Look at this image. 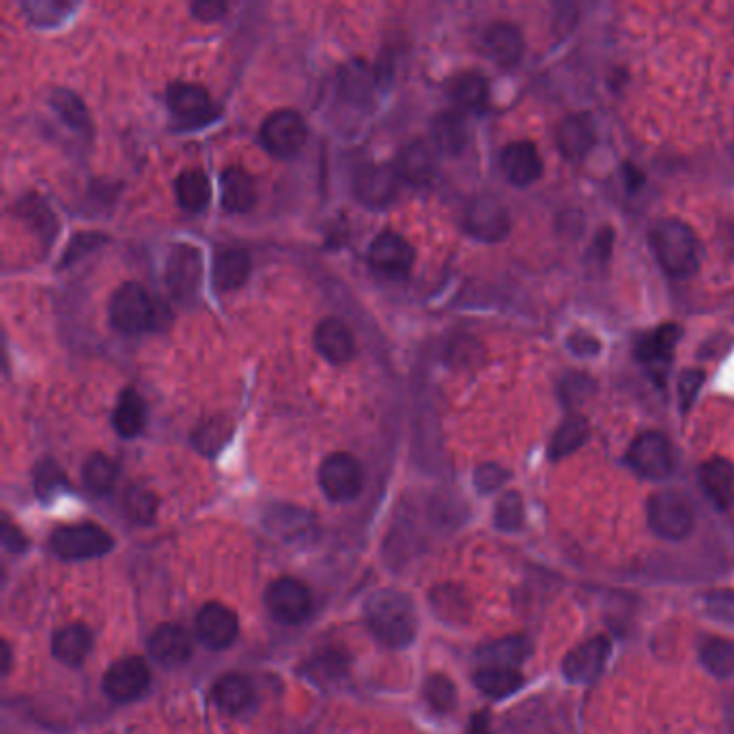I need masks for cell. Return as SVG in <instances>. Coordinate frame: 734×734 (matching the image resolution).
Returning <instances> with one entry per match:
<instances>
[{"label": "cell", "instance_id": "obj_1", "mask_svg": "<svg viewBox=\"0 0 734 734\" xmlns=\"http://www.w3.org/2000/svg\"><path fill=\"white\" fill-rule=\"evenodd\" d=\"M364 617L371 633L387 649H405L414 642L418 617L412 599L396 590L375 592L366 606Z\"/></svg>", "mask_w": 734, "mask_h": 734}, {"label": "cell", "instance_id": "obj_2", "mask_svg": "<svg viewBox=\"0 0 734 734\" xmlns=\"http://www.w3.org/2000/svg\"><path fill=\"white\" fill-rule=\"evenodd\" d=\"M651 248L659 266L672 278H690L700 268L696 232L683 220H659L651 231Z\"/></svg>", "mask_w": 734, "mask_h": 734}, {"label": "cell", "instance_id": "obj_3", "mask_svg": "<svg viewBox=\"0 0 734 734\" xmlns=\"http://www.w3.org/2000/svg\"><path fill=\"white\" fill-rule=\"evenodd\" d=\"M649 521L651 528L661 539L683 541L694 533L696 517L694 508L676 492H659L649 503Z\"/></svg>", "mask_w": 734, "mask_h": 734}, {"label": "cell", "instance_id": "obj_4", "mask_svg": "<svg viewBox=\"0 0 734 734\" xmlns=\"http://www.w3.org/2000/svg\"><path fill=\"white\" fill-rule=\"evenodd\" d=\"M111 321L123 334H138L152 328L155 319V304L147 289L138 282H125L116 289L111 300Z\"/></svg>", "mask_w": 734, "mask_h": 734}, {"label": "cell", "instance_id": "obj_5", "mask_svg": "<svg viewBox=\"0 0 734 734\" xmlns=\"http://www.w3.org/2000/svg\"><path fill=\"white\" fill-rule=\"evenodd\" d=\"M52 551L65 560H91L113 549V537L97 524H76L54 530L50 537Z\"/></svg>", "mask_w": 734, "mask_h": 734}, {"label": "cell", "instance_id": "obj_6", "mask_svg": "<svg viewBox=\"0 0 734 734\" xmlns=\"http://www.w3.org/2000/svg\"><path fill=\"white\" fill-rule=\"evenodd\" d=\"M464 227L478 241L496 244L510 231V216L496 196L480 194L465 207Z\"/></svg>", "mask_w": 734, "mask_h": 734}, {"label": "cell", "instance_id": "obj_7", "mask_svg": "<svg viewBox=\"0 0 734 734\" xmlns=\"http://www.w3.org/2000/svg\"><path fill=\"white\" fill-rule=\"evenodd\" d=\"M307 123L296 111H276L261 127V143L276 157H293L307 143Z\"/></svg>", "mask_w": 734, "mask_h": 734}, {"label": "cell", "instance_id": "obj_8", "mask_svg": "<svg viewBox=\"0 0 734 734\" xmlns=\"http://www.w3.org/2000/svg\"><path fill=\"white\" fill-rule=\"evenodd\" d=\"M266 603L271 619L282 624H300L309 619L312 610V595L304 581L296 578H280L271 581L266 592Z\"/></svg>", "mask_w": 734, "mask_h": 734}, {"label": "cell", "instance_id": "obj_9", "mask_svg": "<svg viewBox=\"0 0 734 734\" xmlns=\"http://www.w3.org/2000/svg\"><path fill=\"white\" fill-rule=\"evenodd\" d=\"M319 485L330 500L348 503L362 492L364 474L351 455L334 453L319 467Z\"/></svg>", "mask_w": 734, "mask_h": 734}, {"label": "cell", "instance_id": "obj_10", "mask_svg": "<svg viewBox=\"0 0 734 734\" xmlns=\"http://www.w3.org/2000/svg\"><path fill=\"white\" fill-rule=\"evenodd\" d=\"M627 459L640 476L651 478V480L668 478L674 467L672 446H670L668 437L658 431H649V433L640 435L631 444Z\"/></svg>", "mask_w": 734, "mask_h": 734}, {"label": "cell", "instance_id": "obj_11", "mask_svg": "<svg viewBox=\"0 0 734 734\" xmlns=\"http://www.w3.org/2000/svg\"><path fill=\"white\" fill-rule=\"evenodd\" d=\"M149 683V668L141 658L118 659L104 674V692L115 702L138 700L147 692Z\"/></svg>", "mask_w": 734, "mask_h": 734}, {"label": "cell", "instance_id": "obj_12", "mask_svg": "<svg viewBox=\"0 0 734 734\" xmlns=\"http://www.w3.org/2000/svg\"><path fill=\"white\" fill-rule=\"evenodd\" d=\"M200 280H203L200 252L188 244H177L166 261V285L170 293L177 300L188 302L198 291Z\"/></svg>", "mask_w": 734, "mask_h": 734}, {"label": "cell", "instance_id": "obj_13", "mask_svg": "<svg viewBox=\"0 0 734 734\" xmlns=\"http://www.w3.org/2000/svg\"><path fill=\"white\" fill-rule=\"evenodd\" d=\"M369 261L387 278H403L414 266V248L399 232H380L369 248Z\"/></svg>", "mask_w": 734, "mask_h": 734}, {"label": "cell", "instance_id": "obj_14", "mask_svg": "<svg viewBox=\"0 0 734 734\" xmlns=\"http://www.w3.org/2000/svg\"><path fill=\"white\" fill-rule=\"evenodd\" d=\"M679 339H681V328L676 323H665V325H659L658 330L644 334L635 345L638 360L647 366V371L658 382L661 380L665 382Z\"/></svg>", "mask_w": 734, "mask_h": 734}, {"label": "cell", "instance_id": "obj_15", "mask_svg": "<svg viewBox=\"0 0 734 734\" xmlns=\"http://www.w3.org/2000/svg\"><path fill=\"white\" fill-rule=\"evenodd\" d=\"M237 633L239 620L231 608L225 603H207L200 608L196 617V635L207 649L223 651L231 647Z\"/></svg>", "mask_w": 734, "mask_h": 734}, {"label": "cell", "instance_id": "obj_16", "mask_svg": "<svg viewBox=\"0 0 734 734\" xmlns=\"http://www.w3.org/2000/svg\"><path fill=\"white\" fill-rule=\"evenodd\" d=\"M399 173L396 166H387V164H373L362 168L355 175L353 182V193L358 196V200H362L369 207H386L390 205L396 194H399Z\"/></svg>", "mask_w": 734, "mask_h": 734}, {"label": "cell", "instance_id": "obj_17", "mask_svg": "<svg viewBox=\"0 0 734 734\" xmlns=\"http://www.w3.org/2000/svg\"><path fill=\"white\" fill-rule=\"evenodd\" d=\"M500 166L506 179L515 188H528L541 179V155L530 141H517L504 147Z\"/></svg>", "mask_w": 734, "mask_h": 734}, {"label": "cell", "instance_id": "obj_18", "mask_svg": "<svg viewBox=\"0 0 734 734\" xmlns=\"http://www.w3.org/2000/svg\"><path fill=\"white\" fill-rule=\"evenodd\" d=\"M597 143V127L592 116L576 113L565 116L556 130V145L569 162H581Z\"/></svg>", "mask_w": 734, "mask_h": 734}, {"label": "cell", "instance_id": "obj_19", "mask_svg": "<svg viewBox=\"0 0 734 734\" xmlns=\"http://www.w3.org/2000/svg\"><path fill=\"white\" fill-rule=\"evenodd\" d=\"M610 651L612 647L606 638H595L567 655L562 672L571 683H592L601 674Z\"/></svg>", "mask_w": 734, "mask_h": 734}, {"label": "cell", "instance_id": "obj_20", "mask_svg": "<svg viewBox=\"0 0 734 734\" xmlns=\"http://www.w3.org/2000/svg\"><path fill=\"white\" fill-rule=\"evenodd\" d=\"M149 653L164 668H179L193 658V640L184 627L162 624L149 640Z\"/></svg>", "mask_w": 734, "mask_h": 734}, {"label": "cell", "instance_id": "obj_21", "mask_svg": "<svg viewBox=\"0 0 734 734\" xmlns=\"http://www.w3.org/2000/svg\"><path fill=\"white\" fill-rule=\"evenodd\" d=\"M314 348L328 362L345 364L355 353V341L343 319L328 317L314 330Z\"/></svg>", "mask_w": 734, "mask_h": 734}, {"label": "cell", "instance_id": "obj_22", "mask_svg": "<svg viewBox=\"0 0 734 734\" xmlns=\"http://www.w3.org/2000/svg\"><path fill=\"white\" fill-rule=\"evenodd\" d=\"M396 173L412 186H426L437 173V155L425 141L407 143L396 157Z\"/></svg>", "mask_w": 734, "mask_h": 734}, {"label": "cell", "instance_id": "obj_23", "mask_svg": "<svg viewBox=\"0 0 734 734\" xmlns=\"http://www.w3.org/2000/svg\"><path fill=\"white\" fill-rule=\"evenodd\" d=\"M483 48L500 68H515L524 56V35L510 22H496L485 31Z\"/></svg>", "mask_w": 734, "mask_h": 734}, {"label": "cell", "instance_id": "obj_24", "mask_svg": "<svg viewBox=\"0 0 734 734\" xmlns=\"http://www.w3.org/2000/svg\"><path fill=\"white\" fill-rule=\"evenodd\" d=\"M700 485L704 494L720 508L734 506V464L715 457L700 467Z\"/></svg>", "mask_w": 734, "mask_h": 734}, {"label": "cell", "instance_id": "obj_25", "mask_svg": "<svg viewBox=\"0 0 734 734\" xmlns=\"http://www.w3.org/2000/svg\"><path fill=\"white\" fill-rule=\"evenodd\" d=\"M250 273V255L241 248H225L214 257L211 278L218 291L239 289Z\"/></svg>", "mask_w": 734, "mask_h": 734}, {"label": "cell", "instance_id": "obj_26", "mask_svg": "<svg viewBox=\"0 0 734 734\" xmlns=\"http://www.w3.org/2000/svg\"><path fill=\"white\" fill-rule=\"evenodd\" d=\"M91 649H93V635L84 624L63 627L52 638V655L72 668H77L89 658Z\"/></svg>", "mask_w": 734, "mask_h": 734}, {"label": "cell", "instance_id": "obj_27", "mask_svg": "<svg viewBox=\"0 0 734 734\" xmlns=\"http://www.w3.org/2000/svg\"><path fill=\"white\" fill-rule=\"evenodd\" d=\"M214 702L229 715H244L255 706V688L241 674H227L214 688Z\"/></svg>", "mask_w": 734, "mask_h": 734}, {"label": "cell", "instance_id": "obj_28", "mask_svg": "<svg viewBox=\"0 0 734 734\" xmlns=\"http://www.w3.org/2000/svg\"><path fill=\"white\" fill-rule=\"evenodd\" d=\"M467 138H469V132H467L464 116L457 115V113H442L433 118L431 141L440 154L451 155V157L462 154L467 145Z\"/></svg>", "mask_w": 734, "mask_h": 734}, {"label": "cell", "instance_id": "obj_29", "mask_svg": "<svg viewBox=\"0 0 734 734\" xmlns=\"http://www.w3.org/2000/svg\"><path fill=\"white\" fill-rule=\"evenodd\" d=\"M220 188H223V207L231 214L248 211L257 203L255 179L244 168H227L220 177Z\"/></svg>", "mask_w": 734, "mask_h": 734}, {"label": "cell", "instance_id": "obj_30", "mask_svg": "<svg viewBox=\"0 0 734 734\" xmlns=\"http://www.w3.org/2000/svg\"><path fill=\"white\" fill-rule=\"evenodd\" d=\"M168 108L179 118H203L209 111V93L200 84L175 82L166 91Z\"/></svg>", "mask_w": 734, "mask_h": 734}, {"label": "cell", "instance_id": "obj_31", "mask_svg": "<svg viewBox=\"0 0 734 734\" xmlns=\"http://www.w3.org/2000/svg\"><path fill=\"white\" fill-rule=\"evenodd\" d=\"M147 423V407L143 396L127 387L121 392L118 403H116L115 414H113V425L121 437H136L143 433Z\"/></svg>", "mask_w": 734, "mask_h": 734}, {"label": "cell", "instance_id": "obj_32", "mask_svg": "<svg viewBox=\"0 0 734 734\" xmlns=\"http://www.w3.org/2000/svg\"><path fill=\"white\" fill-rule=\"evenodd\" d=\"M451 97L465 113H480L489 100V82L480 74L465 72L451 82Z\"/></svg>", "mask_w": 734, "mask_h": 734}, {"label": "cell", "instance_id": "obj_33", "mask_svg": "<svg viewBox=\"0 0 734 734\" xmlns=\"http://www.w3.org/2000/svg\"><path fill=\"white\" fill-rule=\"evenodd\" d=\"M474 683L476 688L485 694V696L500 697L510 696L515 694L521 685H524V676L517 668H496V665H483L476 674H474Z\"/></svg>", "mask_w": 734, "mask_h": 734}, {"label": "cell", "instance_id": "obj_34", "mask_svg": "<svg viewBox=\"0 0 734 734\" xmlns=\"http://www.w3.org/2000/svg\"><path fill=\"white\" fill-rule=\"evenodd\" d=\"M175 196L179 200V205L186 211L198 214L209 205L211 198V184L207 179V175L198 168L193 170H184L177 179H175Z\"/></svg>", "mask_w": 734, "mask_h": 734}, {"label": "cell", "instance_id": "obj_35", "mask_svg": "<svg viewBox=\"0 0 734 734\" xmlns=\"http://www.w3.org/2000/svg\"><path fill=\"white\" fill-rule=\"evenodd\" d=\"M590 435V425L588 421L580 416V414H569L562 425L558 426L551 446H549V455L551 459H565L571 453H576L581 448V444L588 440Z\"/></svg>", "mask_w": 734, "mask_h": 734}, {"label": "cell", "instance_id": "obj_36", "mask_svg": "<svg viewBox=\"0 0 734 734\" xmlns=\"http://www.w3.org/2000/svg\"><path fill=\"white\" fill-rule=\"evenodd\" d=\"M82 478L84 485L95 494V496H106L115 487L116 465L111 457L95 453L86 459L82 467Z\"/></svg>", "mask_w": 734, "mask_h": 734}, {"label": "cell", "instance_id": "obj_37", "mask_svg": "<svg viewBox=\"0 0 734 734\" xmlns=\"http://www.w3.org/2000/svg\"><path fill=\"white\" fill-rule=\"evenodd\" d=\"M268 528L273 535L296 539V537L309 533L310 517L296 506H273L268 515Z\"/></svg>", "mask_w": 734, "mask_h": 734}, {"label": "cell", "instance_id": "obj_38", "mask_svg": "<svg viewBox=\"0 0 734 734\" xmlns=\"http://www.w3.org/2000/svg\"><path fill=\"white\" fill-rule=\"evenodd\" d=\"M231 437V423L223 416L209 418L203 425L196 426L193 433V444L196 451H200L203 455H216L223 451V446L229 442Z\"/></svg>", "mask_w": 734, "mask_h": 734}, {"label": "cell", "instance_id": "obj_39", "mask_svg": "<svg viewBox=\"0 0 734 734\" xmlns=\"http://www.w3.org/2000/svg\"><path fill=\"white\" fill-rule=\"evenodd\" d=\"M700 659L713 676L728 679L734 674V642L722 638L709 640L700 651Z\"/></svg>", "mask_w": 734, "mask_h": 734}, {"label": "cell", "instance_id": "obj_40", "mask_svg": "<svg viewBox=\"0 0 734 734\" xmlns=\"http://www.w3.org/2000/svg\"><path fill=\"white\" fill-rule=\"evenodd\" d=\"M526 658V642L521 638H506L496 644H489L483 653V665L496 668H517Z\"/></svg>", "mask_w": 734, "mask_h": 734}, {"label": "cell", "instance_id": "obj_41", "mask_svg": "<svg viewBox=\"0 0 734 734\" xmlns=\"http://www.w3.org/2000/svg\"><path fill=\"white\" fill-rule=\"evenodd\" d=\"M123 508H125V515H127L134 524H138V526H149L155 519V513H157V498H155L149 489L132 487V489L125 494Z\"/></svg>", "mask_w": 734, "mask_h": 734}, {"label": "cell", "instance_id": "obj_42", "mask_svg": "<svg viewBox=\"0 0 734 734\" xmlns=\"http://www.w3.org/2000/svg\"><path fill=\"white\" fill-rule=\"evenodd\" d=\"M426 702L437 713H451L457 704V690L444 674H431L425 683Z\"/></svg>", "mask_w": 734, "mask_h": 734}, {"label": "cell", "instance_id": "obj_43", "mask_svg": "<svg viewBox=\"0 0 734 734\" xmlns=\"http://www.w3.org/2000/svg\"><path fill=\"white\" fill-rule=\"evenodd\" d=\"M52 108H54L59 115L63 116V121L70 123L72 127H76V130H86V125H89V115H86L82 102L77 100L72 91H63V89L54 91V95H52Z\"/></svg>", "mask_w": 734, "mask_h": 734}, {"label": "cell", "instance_id": "obj_44", "mask_svg": "<svg viewBox=\"0 0 734 734\" xmlns=\"http://www.w3.org/2000/svg\"><path fill=\"white\" fill-rule=\"evenodd\" d=\"M524 524V500L517 492H508L496 504V526L506 533L519 530Z\"/></svg>", "mask_w": 734, "mask_h": 734}, {"label": "cell", "instance_id": "obj_45", "mask_svg": "<svg viewBox=\"0 0 734 734\" xmlns=\"http://www.w3.org/2000/svg\"><path fill=\"white\" fill-rule=\"evenodd\" d=\"M595 392V382L586 373H569L560 380L558 394L565 405H580Z\"/></svg>", "mask_w": 734, "mask_h": 734}, {"label": "cell", "instance_id": "obj_46", "mask_svg": "<svg viewBox=\"0 0 734 734\" xmlns=\"http://www.w3.org/2000/svg\"><path fill=\"white\" fill-rule=\"evenodd\" d=\"M343 93L348 95L349 100H355V102H362L371 95V70L364 65V63H358L355 68H348L343 70Z\"/></svg>", "mask_w": 734, "mask_h": 734}, {"label": "cell", "instance_id": "obj_47", "mask_svg": "<svg viewBox=\"0 0 734 734\" xmlns=\"http://www.w3.org/2000/svg\"><path fill=\"white\" fill-rule=\"evenodd\" d=\"M65 487V476L63 472L52 462H45L38 467L35 472V492L41 500H50L59 494V489Z\"/></svg>", "mask_w": 734, "mask_h": 734}, {"label": "cell", "instance_id": "obj_48", "mask_svg": "<svg viewBox=\"0 0 734 734\" xmlns=\"http://www.w3.org/2000/svg\"><path fill=\"white\" fill-rule=\"evenodd\" d=\"M704 380H706V373L702 369H688L681 373L679 386H676L681 412H690V407L696 401L697 392L704 386Z\"/></svg>", "mask_w": 734, "mask_h": 734}, {"label": "cell", "instance_id": "obj_49", "mask_svg": "<svg viewBox=\"0 0 734 734\" xmlns=\"http://www.w3.org/2000/svg\"><path fill=\"white\" fill-rule=\"evenodd\" d=\"M508 478V472L496 464L480 465L474 472V485L480 494H492L496 489H500Z\"/></svg>", "mask_w": 734, "mask_h": 734}, {"label": "cell", "instance_id": "obj_50", "mask_svg": "<svg viewBox=\"0 0 734 734\" xmlns=\"http://www.w3.org/2000/svg\"><path fill=\"white\" fill-rule=\"evenodd\" d=\"M345 659L337 653H325L323 658L314 659L312 661V670L317 672V679H339L345 672Z\"/></svg>", "mask_w": 734, "mask_h": 734}, {"label": "cell", "instance_id": "obj_51", "mask_svg": "<svg viewBox=\"0 0 734 734\" xmlns=\"http://www.w3.org/2000/svg\"><path fill=\"white\" fill-rule=\"evenodd\" d=\"M709 612L715 619L734 622V592H717L709 597Z\"/></svg>", "mask_w": 734, "mask_h": 734}, {"label": "cell", "instance_id": "obj_52", "mask_svg": "<svg viewBox=\"0 0 734 734\" xmlns=\"http://www.w3.org/2000/svg\"><path fill=\"white\" fill-rule=\"evenodd\" d=\"M567 345H569V349H571L576 355H580V358H590V355H597V353L601 351V343H599L595 337L586 334V332H576V334H571L569 341H567Z\"/></svg>", "mask_w": 734, "mask_h": 734}, {"label": "cell", "instance_id": "obj_53", "mask_svg": "<svg viewBox=\"0 0 734 734\" xmlns=\"http://www.w3.org/2000/svg\"><path fill=\"white\" fill-rule=\"evenodd\" d=\"M193 13L194 18H198L203 22H214L227 13V4L220 0H200V2H194Z\"/></svg>", "mask_w": 734, "mask_h": 734}, {"label": "cell", "instance_id": "obj_54", "mask_svg": "<svg viewBox=\"0 0 734 734\" xmlns=\"http://www.w3.org/2000/svg\"><path fill=\"white\" fill-rule=\"evenodd\" d=\"M612 246H614V231L606 227V229H601L599 235H597L592 250H597V255H599L601 261H608L610 255H612Z\"/></svg>", "mask_w": 734, "mask_h": 734}, {"label": "cell", "instance_id": "obj_55", "mask_svg": "<svg viewBox=\"0 0 734 734\" xmlns=\"http://www.w3.org/2000/svg\"><path fill=\"white\" fill-rule=\"evenodd\" d=\"M2 542L11 551H22L27 547V539L22 537V533L13 524H9V521H4V526H2Z\"/></svg>", "mask_w": 734, "mask_h": 734}, {"label": "cell", "instance_id": "obj_56", "mask_svg": "<svg viewBox=\"0 0 734 734\" xmlns=\"http://www.w3.org/2000/svg\"><path fill=\"white\" fill-rule=\"evenodd\" d=\"M569 218H571V220H567L565 214L560 216V220H558L560 231H569L571 237H576V235H580V232L583 231V216H581L580 211H569Z\"/></svg>", "mask_w": 734, "mask_h": 734}, {"label": "cell", "instance_id": "obj_57", "mask_svg": "<svg viewBox=\"0 0 734 734\" xmlns=\"http://www.w3.org/2000/svg\"><path fill=\"white\" fill-rule=\"evenodd\" d=\"M467 734H492V728H489V717L487 713H476L469 722V728H467Z\"/></svg>", "mask_w": 734, "mask_h": 734}, {"label": "cell", "instance_id": "obj_58", "mask_svg": "<svg viewBox=\"0 0 734 734\" xmlns=\"http://www.w3.org/2000/svg\"><path fill=\"white\" fill-rule=\"evenodd\" d=\"M2 653H4L2 663H4V672H7V670H9V665H11V649H9V644H4V647H2Z\"/></svg>", "mask_w": 734, "mask_h": 734}]
</instances>
